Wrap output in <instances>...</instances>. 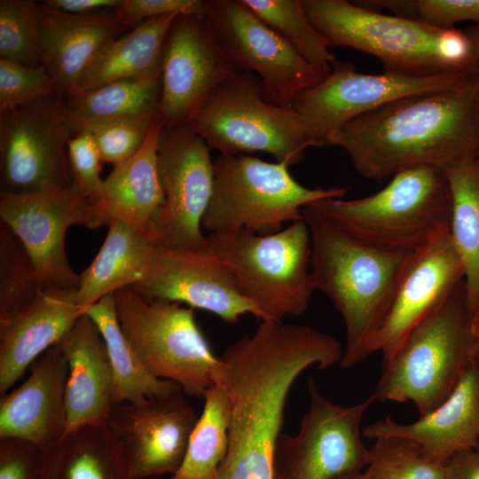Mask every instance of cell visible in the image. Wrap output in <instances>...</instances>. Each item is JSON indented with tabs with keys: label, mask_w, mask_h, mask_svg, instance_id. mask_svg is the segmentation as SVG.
Wrapping results in <instances>:
<instances>
[{
	"label": "cell",
	"mask_w": 479,
	"mask_h": 479,
	"mask_svg": "<svg viewBox=\"0 0 479 479\" xmlns=\"http://www.w3.org/2000/svg\"><path fill=\"white\" fill-rule=\"evenodd\" d=\"M123 0H45L41 4L49 8L72 14H90L103 11H116Z\"/></svg>",
	"instance_id": "43"
},
{
	"label": "cell",
	"mask_w": 479,
	"mask_h": 479,
	"mask_svg": "<svg viewBox=\"0 0 479 479\" xmlns=\"http://www.w3.org/2000/svg\"><path fill=\"white\" fill-rule=\"evenodd\" d=\"M205 250L224 264L240 292L267 319L282 321L307 310L316 289L309 270L310 235L303 218L270 235L244 229L209 233Z\"/></svg>",
	"instance_id": "5"
},
{
	"label": "cell",
	"mask_w": 479,
	"mask_h": 479,
	"mask_svg": "<svg viewBox=\"0 0 479 479\" xmlns=\"http://www.w3.org/2000/svg\"><path fill=\"white\" fill-rule=\"evenodd\" d=\"M334 479H373L369 472L365 469V471L347 473L341 475Z\"/></svg>",
	"instance_id": "47"
},
{
	"label": "cell",
	"mask_w": 479,
	"mask_h": 479,
	"mask_svg": "<svg viewBox=\"0 0 479 479\" xmlns=\"http://www.w3.org/2000/svg\"><path fill=\"white\" fill-rule=\"evenodd\" d=\"M132 287L149 300L185 302L229 324L241 316L266 320L264 313L239 290L224 264L207 250L156 245L142 279Z\"/></svg>",
	"instance_id": "18"
},
{
	"label": "cell",
	"mask_w": 479,
	"mask_h": 479,
	"mask_svg": "<svg viewBox=\"0 0 479 479\" xmlns=\"http://www.w3.org/2000/svg\"><path fill=\"white\" fill-rule=\"evenodd\" d=\"M177 15L143 20L130 32L110 41L88 65L77 90L94 89L160 71L165 40Z\"/></svg>",
	"instance_id": "27"
},
{
	"label": "cell",
	"mask_w": 479,
	"mask_h": 479,
	"mask_svg": "<svg viewBox=\"0 0 479 479\" xmlns=\"http://www.w3.org/2000/svg\"><path fill=\"white\" fill-rule=\"evenodd\" d=\"M68 159L72 189L87 199L98 200L104 184V180L100 178L103 161L98 148L89 133L79 132L70 139Z\"/></svg>",
	"instance_id": "40"
},
{
	"label": "cell",
	"mask_w": 479,
	"mask_h": 479,
	"mask_svg": "<svg viewBox=\"0 0 479 479\" xmlns=\"http://www.w3.org/2000/svg\"><path fill=\"white\" fill-rule=\"evenodd\" d=\"M310 404L295 436L280 433L272 460V479H334L367 467L370 452L361 438V422L375 401L371 394L349 406L324 397L313 377Z\"/></svg>",
	"instance_id": "11"
},
{
	"label": "cell",
	"mask_w": 479,
	"mask_h": 479,
	"mask_svg": "<svg viewBox=\"0 0 479 479\" xmlns=\"http://www.w3.org/2000/svg\"><path fill=\"white\" fill-rule=\"evenodd\" d=\"M205 20L236 72L257 75L264 97L292 108L331 69L309 63L294 44L261 20L243 0H207Z\"/></svg>",
	"instance_id": "9"
},
{
	"label": "cell",
	"mask_w": 479,
	"mask_h": 479,
	"mask_svg": "<svg viewBox=\"0 0 479 479\" xmlns=\"http://www.w3.org/2000/svg\"><path fill=\"white\" fill-rule=\"evenodd\" d=\"M85 313L94 320L106 344L114 373V404L182 390L174 381L153 376L142 365L122 333L114 294L101 298Z\"/></svg>",
	"instance_id": "30"
},
{
	"label": "cell",
	"mask_w": 479,
	"mask_h": 479,
	"mask_svg": "<svg viewBox=\"0 0 479 479\" xmlns=\"http://www.w3.org/2000/svg\"><path fill=\"white\" fill-rule=\"evenodd\" d=\"M59 343L67 363L66 434L84 425L106 423L114 405V373L98 326L84 313Z\"/></svg>",
	"instance_id": "24"
},
{
	"label": "cell",
	"mask_w": 479,
	"mask_h": 479,
	"mask_svg": "<svg viewBox=\"0 0 479 479\" xmlns=\"http://www.w3.org/2000/svg\"><path fill=\"white\" fill-rule=\"evenodd\" d=\"M121 328L154 377L177 383L184 394L203 397L219 362L199 328L192 308L149 300L130 287L114 293Z\"/></svg>",
	"instance_id": "8"
},
{
	"label": "cell",
	"mask_w": 479,
	"mask_h": 479,
	"mask_svg": "<svg viewBox=\"0 0 479 479\" xmlns=\"http://www.w3.org/2000/svg\"><path fill=\"white\" fill-rule=\"evenodd\" d=\"M234 72L205 17L178 14L161 56L159 117L162 125L191 123L210 93Z\"/></svg>",
	"instance_id": "17"
},
{
	"label": "cell",
	"mask_w": 479,
	"mask_h": 479,
	"mask_svg": "<svg viewBox=\"0 0 479 479\" xmlns=\"http://www.w3.org/2000/svg\"><path fill=\"white\" fill-rule=\"evenodd\" d=\"M44 452L18 437H0V479H38Z\"/></svg>",
	"instance_id": "41"
},
{
	"label": "cell",
	"mask_w": 479,
	"mask_h": 479,
	"mask_svg": "<svg viewBox=\"0 0 479 479\" xmlns=\"http://www.w3.org/2000/svg\"><path fill=\"white\" fill-rule=\"evenodd\" d=\"M58 444L44 452L38 479H57Z\"/></svg>",
	"instance_id": "45"
},
{
	"label": "cell",
	"mask_w": 479,
	"mask_h": 479,
	"mask_svg": "<svg viewBox=\"0 0 479 479\" xmlns=\"http://www.w3.org/2000/svg\"><path fill=\"white\" fill-rule=\"evenodd\" d=\"M465 32L468 35L473 46L474 53L479 60V24L470 26Z\"/></svg>",
	"instance_id": "46"
},
{
	"label": "cell",
	"mask_w": 479,
	"mask_h": 479,
	"mask_svg": "<svg viewBox=\"0 0 479 479\" xmlns=\"http://www.w3.org/2000/svg\"><path fill=\"white\" fill-rule=\"evenodd\" d=\"M302 4L330 48L343 46L373 55L385 70L428 75L453 69L437 53L440 28L346 0H302Z\"/></svg>",
	"instance_id": "10"
},
{
	"label": "cell",
	"mask_w": 479,
	"mask_h": 479,
	"mask_svg": "<svg viewBox=\"0 0 479 479\" xmlns=\"http://www.w3.org/2000/svg\"><path fill=\"white\" fill-rule=\"evenodd\" d=\"M82 314L77 287H47L25 312L0 328L1 397Z\"/></svg>",
	"instance_id": "25"
},
{
	"label": "cell",
	"mask_w": 479,
	"mask_h": 479,
	"mask_svg": "<svg viewBox=\"0 0 479 479\" xmlns=\"http://www.w3.org/2000/svg\"><path fill=\"white\" fill-rule=\"evenodd\" d=\"M38 4L43 65L62 98L77 90L80 77L94 57L127 27L115 11L72 14Z\"/></svg>",
	"instance_id": "22"
},
{
	"label": "cell",
	"mask_w": 479,
	"mask_h": 479,
	"mask_svg": "<svg viewBox=\"0 0 479 479\" xmlns=\"http://www.w3.org/2000/svg\"><path fill=\"white\" fill-rule=\"evenodd\" d=\"M479 426V357L472 360L448 397L409 424L390 417L367 425L363 436L413 441L433 459L446 464L455 453L474 449Z\"/></svg>",
	"instance_id": "21"
},
{
	"label": "cell",
	"mask_w": 479,
	"mask_h": 479,
	"mask_svg": "<svg viewBox=\"0 0 479 479\" xmlns=\"http://www.w3.org/2000/svg\"><path fill=\"white\" fill-rule=\"evenodd\" d=\"M28 369L23 383L1 397L0 437L24 439L45 452L67 431V363L59 343L45 350Z\"/></svg>",
	"instance_id": "20"
},
{
	"label": "cell",
	"mask_w": 479,
	"mask_h": 479,
	"mask_svg": "<svg viewBox=\"0 0 479 479\" xmlns=\"http://www.w3.org/2000/svg\"><path fill=\"white\" fill-rule=\"evenodd\" d=\"M58 96L46 67L0 59V114L39 99Z\"/></svg>",
	"instance_id": "38"
},
{
	"label": "cell",
	"mask_w": 479,
	"mask_h": 479,
	"mask_svg": "<svg viewBox=\"0 0 479 479\" xmlns=\"http://www.w3.org/2000/svg\"><path fill=\"white\" fill-rule=\"evenodd\" d=\"M271 29L291 42L309 63L327 69L336 61L325 37L306 15L302 0H243Z\"/></svg>",
	"instance_id": "34"
},
{
	"label": "cell",
	"mask_w": 479,
	"mask_h": 479,
	"mask_svg": "<svg viewBox=\"0 0 479 479\" xmlns=\"http://www.w3.org/2000/svg\"><path fill=\"white\" fill-rule=\"evenodd\" d=\"M156 118L85 124L79 127L75 134L89 133L98 148L103 163L114 167L140 149Z\"/></svg>",
	"instance_id": "39"
},
{
	"label": "cell",
	"mask_w": 479,
	"mask_h": 479,
	"mask_svg": "<svg viewBox=\"0 0 479 479\" xmlns=\"http://www.w3.org/2000/svg\"><path fill=\"white\" fill-rule=\"evenodd\" d=\"M74 136L59 96L0 114V193L71 185L68 144Z\"/></svg>",
	"instance_id": "13"
},
{
	"label": "cell",
	"mask_w": 479,
	"mask_h": 479,
	"mask_svg": "<svg viewBox=\"0 0 479 479\" xmlns=\"http://www.w3.org/2000/svg\"><path fill=\"white\" fill-rule=\"evenodd\" d=\"M198 419L177 390L115 404L106 423L135 478L144 479L179 469Z\"/></svg>",
	"instance_id": "16"
},
{
	"label": "cell",
	"mask_w": 479,
	"mask_h": 479,
	"mask_svg": "<svg viewBox=\"0 0 479 479\" xmlns=\"http://www.w3.org/2000/svg\"><path fill=\"white\" fill-rule=\"evenodd\" d=\"M367 9L391 11L395 16L420 21L440 29L454 27L459 22L479 24V0H362L355 1Z\"/></svg>",
	"instance_id": "37"
},
{
	"label": "cell",
	"mask_w": 479,
	"mask_h": 479,
	"mask_svg": "<svg viewBox=\"0 0 479 479\" xmlns=\"http://www.w3.org/2000/svg\"><path fill=\"white\" fill-rule=\"evenodd\" d=\"M464 279L461 259L450 229L436 233L404 262L389 311L367 347L382 353V364L396 354L408 334L434 312Z\"/></svg>",
	"instance_id": "19"
},
{
	"label": "cell",
	"mask_w": 479,
	"mask_h": 479,
	"mask_svg": "<svg viewBox=\"0 0 479 479\" xmlns=\"http://www.w3.org/2000/svg\"><path fill=\"white\" fill-rule=\"evenodd\" d=\"M0 217L19 239L43 284L47 287H77L65 248L71 225L101 226L96 201L71 185L34 194L0 193Z\"/></svg>",
	"instance_id": "14"
},
{
	"label": "cell",
	"mask_w": 479,
	"mask_h": 479,
	"mask_svg": "<svg viewBox=\"0 0 479 479\" xmlns=\"http://www.w3.org/2000/svg\"><path fill=\"white\" fill-rule=\"evenodd\" d=\"M162 128L157 117L140 149L114 166L104 179L102 193L96 201L99 221L108 225L120 220L158 245L159 227L165 206L157 163L158 138Z\"/></svg>",
	"instance_id": "23"
},
{
	"label": "cell",
	"mask_w": 479,
	"mask_h": 479,
	"mask_svg": "<svg viewBox=\"0 0 479 479\" xmlns=\"http://www.w3.org/2000/svg\"><path fill=\"white\" fill-rule=\"evenodd\" d=\"M45 289L29 255L0 224V328L25 312Z\"/></svg>",
	"instance_id": "33"
},
{
	"label": "cell",
	"mask_w": 479,
	"mask_h": 479,
	"mask_svg": "<svg viewBox=\"0 0 479 479\" xmlns=\"http://www.w3.org/2000/svg\"><path fill=\"white\" fill-rule=\"evenodd\" d=\"M204 407L191 434L179 469L170 479H216L229 446L231 402L214 383L204 394Z\"/></svg>",
	"instance_id": "32"
},
{
	"label": "cell",
	"mask_w": 479,
	"mask_h": 479,
	"mask_svg": "<svg viewBox=\"0 0 479 479\" xmlns=\"http://www.w3.org/2000/svg\"><path fill=\"white\" fill-rule=\"evenodd\" d=\"M283 162L248 154L223 155L214 161V185L201 226L210 233L244 229L257 235L282 230L302 219V209L326 199H341L347 187L308 188Z\"/></svg>",
	"instance_id": "6"
},
{
	"label": "cell",
	"mask_w": 479,
	"mask_h": 479,
	"mask_svg": "<svg viewBox=\"0 0 479 479\" xmlns=\"http://www.w3.org/2000/svg\"><path fill=\"white\" fill-rule=\"evenodd\" d=\"M474 450H475L479 453V426H478V429H477V434H476V437H475V443Z\"/></svg>",
	"instance_id": "49"
},
{
	"label": "cell",
	"mask_w": 479,
	"mask_h": 479,
	"mask_svg": "<svg viewBox=\"0 0 479 479\" xmlns=\"http://www.w3.org/2000/svg\"><path fill=\"white\" fill-rule=\"evenodd\" d=\"M478 64L428 75L391 70L370 75L358 73L349 62L336 60L329 75L302 92L292 108L311 146L321 147L352 119L402 97L453 84Z\"/></svg>",
	"instance_id": "12"
},
{
	"label": "cell",
	"mask_w": 479,
	"mask_h": 479,
	"mask_svg": "<svg viewBox=\"0 0 479 479\" xmlns=\"http://www.w3.org/2000/svg\"><path fill=\"white\" fill-rule=\"evenodd\" d=\"M206 15V4L201 0H123L115 11L121 23L129 25L168 14Z\"/></svg>",
	"instance_id": "42"
},
{
	"label": "cell",
	"mask_w": 479,
	"mask_h": 479,
	"mask_svg": "<svg viewBox=\"0 0 479 479\" xmlns=\"http://www.w3.org/2000/svg\"><path fill=\"white\" fill-rule=\"evenodd\" d=\"M310 207L343 232L373 247L412 252L450 229L446 172L417 167L398 172L379 192L355 200L326 199Z\"/></svg>",
	"instance_id": "3"
},
{
	"label": "cell",
	"mask_w": 479,
	"mask_h": 479,
	"mask_svg": "<svg viewBox=\"0 0 479 479\" xmlns=\"http://www.w3.org/2000/svg\"><path fill=\"white\" fill-rule=\"evenodd\" d=\"M452 195L450 233L464 270L467 310L479 325V160L445 171Z\"/></svg>",
	"instance_id": "29"
},
{
	"label": "cell",
	"mask_w": 479,
	"mask_h": 479,
	"mask_svg": "<svg viewBox=\"0 0 479 479\" xmlns=\"http://www.w3.org/2000/svg\"><path fill=\"white\" fill-rule=\"evenodd\" d=\"M210 148L191 123L164 127L159 134L157 163L165 195L158 245L203 250L201 220L214 185Z\"/></svg>",
	"instance_id": "15"
},
{
	"label": "cell",
	"mask_w": 479,
	"mask_h": 479,
	"mask_svg": "<svg viewBox=\"0 0 479 479\" xmlns=\"http://www.w3.org/2000/svg\"><path fill=\"white\" fill-rule=\"evenodd\" d=\"M473 343L463 280L382 364L373 393L375 401H412L420 416L433 411L448 397L472 362Z\"/></svg>",
	"instance_id": "4"
},
{
	"label": "cell",
	"mask_w": 479,
	"mask_h": 479,
	"mask_svg": "<svg viewBox=\"0 0 479 479\" xmlns=\"http://www.w3.org/2000/svg\"><path fill=\"white\" fill-rule=\"evenodd\" d=\"M479 357V325L476 326L474 332V343L471 350L472 359H475Z\"/></svg>",
	"instance_id": "48"
},
{
	"label": "cell",
	"mask_w": 479,
	"mask_h": 479,
	"mask_svg": "<svg viewBox=\"0 0 479 479\" xmlns=\"http://www.w3.org/2000/svg\"><path fill=\"white\" fill-rule=\"evenodd\" d=\"M446 479H479V453L474 449L460 451L445 464Z\"/></svg>",
	"instance_id": "44"
},
{
	"label": "cell",
	"mask_w": 479,
	"mask_h": 479,
	"mask_svg": "<svg viewBox=\"0 0 479 479\" xmlns=\"http://www.w3.org/2000/svg\"><path fill=\"white\" fill-rule=\"evenodd\" d=\"M310 244V272L316 290L341 314L346 343L342 368L368 357L372 337L382 326L394 300L402 265L412 252L373 247L332 224L310 207L302 209Z\"/></svg>",
	"instance_id": "2"
},
{
	"label": "cell",
	"mask_w": 479,
	"mask_h": 479,
	"mask_svg": "<svg viewBox=\"0 0 479 479\" xmlns=\"http://www.w3.org/2000/svg\"><path fill=\"white\" fill-rule=\"evenodd\" d=\"M191 124L223 155L266 153L291 167L311 147L293 108L266 99L257 75L234 72L199 108Z\"/></svg>",
	"instance_id": "7"
},
{
	"label": "cell",
	"mask_w": 479,
	"mask_h": 479,
	"mask_svg": "<svg viewBox=\"0 0 479 479\" xmlns=\"http://www.w3.org/2000/svg\"><path fill=\"white\" fill-rule=\"evenodd\" d=\"M328 145L342 147L365 178L417 167L444 171L479 160V64L447 87L389 101L345 123Z\"/></svg>",
	"instance_id": "1"
},
{
	"label": "cell",
	"mask_w": 479,
	"mask_h": 479,
	"mask_svg": "<svg viewBox=\"0 0 479 479\" xmlns=\"http://www.w3.org/2000/svg\"><path fill=\"white\" fill-rule=\"evenodd\" d=\"M156 244L127 224L111 219L91 263L79 274L77 300L83 313L101 298L138 282Z\"/></svg>",
	"instance_id": "26"
},
{
	"label": "cell",
	"mask_w": 479,
	"mask_h": 479,
	"mask_svg": "<svg viewBox=\"0 0 479 479\" xmlns=\"http://www.w3.org/2000/svg\"><path fill=\"white\" fill-rule=\"evenodd\" d=\"M161 93L160 70L59 98L75 135L85 124L159 117Z\"/></svg>",
	"instance_id": "28"
},
{
	"label": "cell",
	"mask_w": 479,
	"mask_h": 479,
	"mask_svg": "<svg viewBox=\"0 0 479 479\" xmlns=\"http://www.w3.org/2000/svg\"></svg>",
	"instance_id": "50"
},
{
	"label": "cell",
	"mask_w": 479,
	"mask_h": 479,
	"mask_svg": "<svg viewBox=\"0 0 479 479\" xmlns=\"http://www.w3.org/2000/svg\"><path fill=\"white\" fill-rule=\"evenodd\" d=\"M374 440L366 467L373 479H446L445 464L430 458L413 441L399 436Z\"/></svg>",
	"instance_id": "35"
},
{
	"label": "cell",
	"mask_w": 479,
	"mask_h": 479,
	"mask_svg": "<svg viewBox=\"0 0 479 479\" xmlns=\"http://www.w3.org/2000/svg\"><path fill=\"white\" fill-rule=\"evenodd\" d=\"M38 12L35 1H0V59L28 66L43 64Z\"/></svg>",
	"instance_id": "36"
},
{
	"label": "cell",
	"mask_w": 479,
	"mask_h": 479,
	"mask_svg": "<svg viewBox=\"0 0 479 479\" xmlns=\"http://www.w3.org/2000/svg\"><path fill=\"white\" fill-rule=\"evenodd\" d=\"M57 479H136L106 423L67 433L58 444Z\"/></svg>",
	"instance_id": "31"
}]
</instances>
